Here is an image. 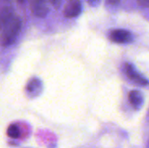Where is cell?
<instances>
[{"instance_id": "6da1fadb", "label": "cell", "mask_w": 149, "mask_h": 148, "mask_svg": "<svg viewBox=\"0 0 149 148\" xmlns=\"http://www.w3.org/2000/svg\"><path fill=\"white\" fill-rule=\"evenodd\" d=\"M1 44L3 47H7L15 43L21 30V21L13 17L10 20L5 23L3 26Z\"/></svg>"}, {"instance_id": "7a4b0ae2", "label": "cell", "mask_w": 149, "mask_h": 148, "mask_svg": "<svg viewBox=\"0 0 149 148\" xmlns=\"http://www.w3.org/2000/svg\"><path fill=\"white\" fill-rule=\"evenodd\" d=\"M124 72L128 77V79H130L134 83L139 84L141 85H147L148 84V80L141 74H140L132 64L126 63L124 66Z\"/></svg>"}, {"instance_id": "3957f363", "label": "cell", "mask_w": 149, "mask_h": 148, "mask_svg": "<svg viewBox=\"0 0 149 148\" xmlns=\"http://www.w3.org/2000/svg\"><path fill=\"white\" fill-rule=\"evenodd\" d=\"M109 38L117 44H127L132 42L133 35L127 30H113L109 33Z\"/></svg>"}, {"instance_id": "277c9868", "label": "cell", "mask_w": 149, "mask_h": 148, "mask_svg": "<svg viewBox=\"0 0 149 148\" xmlns=\"http://www.w3.org/2000/svg\"><path fill=\"white\" fill-rule=\"evenodd\" d=\"M82 10V4L80 0H70L65 7L64 15L67 18H73L78 17Z\"/></svg>"}, {"instance_id": "5b68a950", "label": "cell", "mask_w": 149, "mask_h": 148, "mask_svg": "<svg viewBox=\"0 0 149 148\" xmlns=\"http://www.w3.org/2000/svg\"><path fill=\"white\" fill-rule=\"evenodd\" d=\"M31 10L35 16L45 17L48 13V7L45 0H31Z\"/></svg>"}, {"instance_id": "8992f818", "label": "cell", "mask_w": 149, "mask_h": 148, "mask_svg": "<svg viewBox=\"0 0 149 148\" xmlns=\"http://www.w3.org/2000/svg\"><path fill=\"white\" fill-rule=\"evenodd\" d=\"M26 92L29 96H38L42 92V82L36 78L31 79L26 85Z\"/></svg>"}, {"instance_id": "52a82bcc", "label": "cell", "mask_w": 149, "mask_h": 148, "mask_svg": "<svg viewBox=\"0 0 149 148\" xmlns=\"http://www.w3.org/2000/svg\"><path fill=\"white\" fill-rule=\"evenodd\" d=\"M128 98L131 105L134 108H140L143 104V97L139 91H135V90L131 91L128 95Z\"/></svg>"}, {"instance_id": "ba28073f", "label": "cell", "mask_w": 149, "mask_h": 148, "mask_svg": "<svg viewBox=\"0 0 149 148\" xmlns=\"http://www.w3.org/2000/svg\"><path fill=\"white\" fill-rule=\"evenodd\" d=\"M7 135L11 139H17L20 136V129L16 124H11L7 128Z\"/></svg>"}, {"instance_id": "9c48e42d", "label": "cell", "mask_w": 149, "mask_h": 148, "mask_svg": "<svg viewBox=\"0 0 149 148\" xmlns=\"http://www.w3.org/2000/svg\"><path fill=\"white\" fill-rule=\"evenodd\" d=\"M138 3L144 7H149V0H137Z\"/></svg>"}, {"instance_id": "30bf717a", "label": "cell", "mask_w": 149, "mask_h": 148, "mask_svg": "<svg viewBox=\"0 0 149 148\" xmlns=\"http://www.w3.org/2000/svg\"><path fill=\"white\" fill-rule=\"evenodd\" d=\"M120 2V0H107V3L110 5H113V6L119 4Z\"/></svg>"}, {"instance_id": "8fae6325", "label": "cell", "mask_w": 149, "mask_h": 148, "mask_svg": "<svg viewBox=\"0 0 149 148\" xmlns=\"http://www.w3.org/2000/svg\"><path fill=\"white\" fill-rule=\"evenodd\" d=\"M50 2H51L52 4L54 7H56V8L59 7V5H60V0H50Z\"/></svg>"}, {"instance_id": "7c38bea8", "label": "cell", "mask_w": 149, "mask_h": 148, "mask_svg": "<svg viewBox=\"0 0 149 148\" xmlns=\"http://www.w3.org/2000/svg\"><path fill=\"white\" fill-rule=\"evenodd\" d=\"M87 2L92 6H97L100 3V0H87Z\"/></svg>"}, {"instance_id": "4fadbf2b", "label": "cell", "mask_w": 149, "mask_h": 148, "mask_svg": "<svg viewBox=\"0 0 149 148\" xmlns=\"http://www.w3.org/2000/svg\"><path fill=\"white\" fill-rule=\"evenodd\" d=\"M17 1H18L19 3H24V2L25 0H17Z\"/></svg>"}]
</instances>
